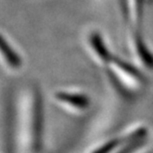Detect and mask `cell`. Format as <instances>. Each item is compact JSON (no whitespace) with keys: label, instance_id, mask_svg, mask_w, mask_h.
Here are the masks:
<instances>
[{"label":"cell","instance_id":"obj_1","mask_svg":"<svg viewBox=\"0 0 153 153\" xmlns=\"http://www.w3.org/2000/svg\"><path fill=\"white\" fill-rule=\"evenodd\" d=\"M42 122H43V112H42V100L41 97H37L35 100V108H34V144L36 147L41 145L42 139Z\"/></svg>","mask_w":153,"mask_h":153},{"label":"cell","instance_id":"obj_2","mask_svg":"<svg viewBox=\"0 0 153 153\" xmlns=\"http://www.w3.org/2000/svg\"><path fill=\"white\" fill-rule=\"evenodd\" d=\"M58 100L64 102L68 105H71L75 108H85L88 105V99L87 97L76 94H69V93H58Z\"/></svg>","mask_w":153,"mask_h":153},{"label":"cell","instance_id":"obj_3","mask_svg":"<svg viewBox=\"0 0 153 153\" xmlns=\"http://www.w3.org/2000/svg\"><path fill=\"white\" fill-rule=\"evenodd\" d=\"M1 49H2V52H3V54H4V56L6 57V60H7V62L9 63V65L12 66L13 68H18V67L21 65L20 58L18 57V55L13 51V49L9 46V44L6 43L4 38L2 39V42H1Z\"/></svg>","mask_w":153,"mask_h":153},{"label":"cell","instance_id":"obj_4","mask_svg":"<svg viewBox=\"0 0 153 153\" xmlns=\"http://www.w3.org/2000/svg\"><path fill=\"white\" fill-rule=\"evenodd\" d=\"M91 45L94 49V51H97V55L102 58V60L103 61H108L111 60V55L108 54V50L105 47V45L102 44V41L100 37L97 34H94L91 36Z\"/></svg>","mask_w":153,"mask_h":153},{"label":"cell","instance_id":"obj_5","mask_svg":"<svg viewBox=\"0 0 153 153\" xmlns=\"http://www.w3.org/2000/svg\"><path fill=\"white\" fill-rule=\"evenodd\" d=\"M137 49H138L140 56H141L142 60H144L146 65L152 66L153 65V57L151 56L150 53L148 52V50L145 48L144 44H143L140 40H137Z\"/></svg>","mask_w":153,"mask_h":153},{"label":"cell","instance_id":"obj_6","mask_svg":"<svg viewBox=\"0 0 153 153\" xmlns=\"http://www.w3.org/2000/svg\"><path fill=\"white\" fill-rule=\"evenodd\" d=\"M118 143H119V140H111V141L106 143L105 146L97 149L94 153H108V151H111V149H114L115 146H117Z\"/></svg>","mask_w":153,"mask_h":153}]
</instances>
